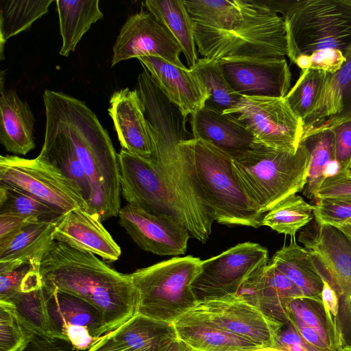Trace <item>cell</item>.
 <instances>
[{
  "mask_svg": "<svg viewBox=\"0 0 351 351\" xmlns=\"http://www.w3.org/2000/svg\"><path fill=\"white\" fill-rule=\"evenodd\" d=\"M149 125L151 161L164 188L180 213L191 237L205 243L214 221L195 168L192 139L186 119L155 84L139 90Z\"/></svg>",
  "mask_w": 351,
  "mask_h": 351,
  "instance_id": "obj_1",
  "label": "cell"
},
{
  "mask_svg": "<svg viewBox=\"0 0 351 351\" xmlns=\"http://www.w3.org/2000/svg\"><path fill=\"white\" fill-rule=\"evenodd\" d=\"M39 273L45 287L71 294L97 309L108 333L138 314L139 293L130 274L91 252L53 241L40 258Z\"/></svg>",
  "mask_w": 351,
  "mask_h": 351,
  "instance_id": "obj_2",
  "label": "cell"
},
{
  "mask_svg": "<svg viewBox=\"0 0 351 351\" xmlns=\"http://www.w3.org/2000/svg\"><path fill=\"white\" fill-rule=\"evenodd\" d=\"M45 108L56 116L71 138L91 188L88 213L101 221L121 209L119 163L112 141L95 114L78 99L45 90Z\"/></svg>",
  "mask_w": 351,
  "mask_h": 351,
  "instance_id": "obj_3",
  "label": "cell"
},
{
  "mask_svg": "<svg viewBox=\"0 0 351 351\" xmlns=\"http://www.w3.org/2000/svg\"><path fill=\"white\" fill-rule=\"evenodd\" d=\"M242 18L229 29H213L193 23L198 53L217 61L285 58L288 49L282 16L259 0H242Z\"/></svg>",
  "mask_w": 351,
  "mask_h": 351,
  "instance_id": "obj_4",
  "label": "cell"
},
{
  "mask_svg": "<svg viewBox=\"0 0 351 351\" xmlns=\"http://www.w3.org/2000/svg\"><path fill=\"white\" fill-rule=\"evenodd\" d=\"M309 160V151L300 141L295 154L255 144L232 158V165L253 208L265 214L287 197L302 191Z\"/></svg>",
  "mask_w": 351,
  "mask_h": 351,
  "instance_id": "obj_5",
  "label": "cell"
},
{
  "mask_svg": "<svg viewBox=\"0 0 351 351\" xmlns=\"http://www.w3.org/2000/svg\"><path fill=\"white\" fill-rule=\"evenodd\" d=\"M280 13L291 62L326 48L345 56L351 47V0H259Z\"/></svg>",
  "mask_w": 351,
  "mask_h": 351,
  "instance_id": "obj_6",
  "label": "cell"
},
{
  "mask_svg": "<svg viewBox=\"0 0 351 351\" xmlns=\"http://www.w3.org/2000/svg\"><path fill=\"white\" fill-rule=\"evenodd\" d=\"M201 269L202 260L189 255L130 274L139 293L138 314L173 324L197 305L191 285Z\"/></svg>",
  "mask_w": 351,
  "mask_h": 351,
  "instance_id": "obj_7",
  "label": "cell"
},
{
  "mask_svg": "<svg viewBox=\"0 0 351 351\" xmlns=\"http://www.w3.org/2000/svg\"><path fill=\"white\" fill-rule=\"evenodd\" d=\"M197 178L210 214L220 224L262 226L265 214L254 210L234 173L232 158L213 145L193 138Z\"/></svg>",
  "mask_w": 351,
  "mask_h": 351,
  "instance_id": "obj_8",
  "label": "cell"
},
{
  "mask_svg": "<svg viewBox=\"0 0 351 351\" xmlns=\"http://www.w3.org/2000/svg\"><path fill=\"white\" fill-rule=\"evenodd\" d=\"M0 183L31 195L64 214L88 206L77 185L42 154L33 159L0 156Z\"/></svg>",
  "mask_w": 351,
  "mask_h": 351,
  "instance_id": "obj_9",
  "label": "cell"
},
{
  "mask_svg": "<svg viewBox=\"0 0 351 351\" xmlns=\"http://www.w3.org/2000/svg\"><path fill=\"white\" fill-rule=\"evenodd\" d=\"M232 114L252 132L255 144L295 154L304 133L303 121L285 97L242 96Z\"/></svg>",
  "mask_w": 351,
  "mask_h": 351,
  "instance_id": "obj_10",
  "label": "cell"
},
{
  "mask_svg": "<svg viewBox=\"0 0 351 351\" xmlns=\"http://www.w3.org/2000/svg\"><path fill=\"white\" fill-rule=\"evenodd\" d=\"M268 263L267 250L256 243H239L210 258L192 283L197 301L230 298L256 269Z\"/></svg>",
  "mask_w": 351,
  "mask_h": 351,
  "instance_id": "obj_11",
  "label": "cell"
},
{
  "mask_svg": "<svg viewBox=\"0 0 351 351\" xmlns=\"http://www.w3.org/2000/svg\"><path fill=\"white\" fill-rule=\"evenodd\" d=\"M183 316L212 324L263 348H276L278 333L284 326L256 307L233 298L199 301Z\"/></svg>",
  "mask_w": 351,
  "mask_h": 351,
  "instance_id": "obj_12",
  "label": "cell"
},
{
  "mask_svg": "<svg viewBox=\"0 0 351 351\" xmlns=\"http://www.w3.org/2000/svg\"><path fill=\"white\" fill-rule=\"evenodd\" d=\"M298 241L313 258L321 277L336 291L342 309L351 311V241L336 226L314 221L302 228Z\"/></svg>",
  "mask_w": 351,
  "mask_h": 351,
  "instance_id": "obj_13",
  "label": "cell"
},
{
  "mask_svg": "<svg viewBox=\"0 0 351 351\" xmlns=\"http://www.w3.org/2000/svg\"><path fill=\"white\" fill-rule=\"evenodd\" d=\"M118 158L121 195L128 204L185 226L180 213L153 168L151 160L142 158L122 148Z\"/></svg>",
  "mask_w": 351,
  "mask_h": 351,
  "instance_id": "obj_14",
  "label": "cell"
},
{
  "mask_svg": "<svg viewBox=\"0 0 351 351\" xmlns=\"http://www.w3.org/2000/svg\"><path fill=\"white\" fill-rule=\"evenodd\" d=\"M43 288L59 339L68 341L79 351H87L108 333L101 315L90 304L68 293Z\"/></svg>",
  "mask_w": 351,
  "mask_h": 351,
  "instance_id": "obj_15",
  "label": "cell"
},
{
  "mask_svg": "<svg viewBox=\"0 0 351 351\" xmlns=\"http://www.w3.org/2000/svg\"><path fill=\"white\" fill-rule=\"evenodd\" d=\"M112 51L111 66L134 58L154 56L186 67L180 59L182 51L179 45L149 12L141 11L128 18Z\"/></svg>",
  "mask_w": 351,
  "mask_h": 351,
  "instance_id": "obj_16",
  "label": "cell"
},
{
  "mask_svg": "<svg viewBox=\"0 0 351 351\" xmlns=\"http://www.w3.org/2000/svg\"><path fill=\"white\" fill-rule=\"evenodd\" d=\"M232 89L242 96L285 97L291 73L285 58H232L217 60Z\"/></svg>",
  "mask_w": 351,
  "mask_h": 351,
  "instance_id": "obj_17",
  "label": "cell"
},
{
  "mask_svg": "<svg viewBox=\"0 0 351 351\" xmlns=\"http://www.w3.org/2000/svg\"><path fill=\"white\" fill-rule=\"evenodd\" d=\"M119 224L143 250L158 256L185 254L190 234L180 222L152 215L127 204L121 208Z\"/></svg>",
  "mask_w": 351,
  "mask_h": 351,
  "instance_id": "obj_18",
  "label": "cell"
},
{
  "mask_svg": "<svg viewBox=\"0 0 351 351\" xmlns=\"http://www.w3.org/2000/svg\"><path fill=\"white\" fill-rule=\"evenodd\" d=\"M285 324L293 320L291 302L304 298L298 287L270 262L254 271L234 296Z\"/></svg>",
  "mask_w": 351,
  "mask_h": 351,
  "instance_id": "obj_19",
  "label": "cell"
},
{
  "mask_svg": "<svg viewBox=\"0 0 351 351\" xmlns=\"http://www.w3.org/2000/svg\"><path fill=\"white\" fill-rule=\"evenodd\" d=\"M137 59L184 119L206 106L209 94L190 69L177 66L158 57Z\"/></svg>",
  "mask_w": 351,
  "mask_h": 351,
  "instance_id": "obj_20",
  "label": "cell"
},
{
  "mask_svg": "<svg viewBox=\"0 0 351 351\" xmlns=\"http://www.w3.org/2000/svg\"><path fill=\"white\" fill-rule=\"evenodd\" d=\"M108 113L122 149L146 160H151L153 141L145 115L144 106L136 89L115 91L110 99Z\"/></svg>",
  "mask_w": 351,
  "mask_h": 351,
  "instance_id": "obj_21",
  "label": "cell"
},
{
  "mask_svg": "<svg viewBox=\"0 0 351 351\" xmlns=\"http://www.w3.org/2000/svg\"><path fill=\"white\" fill-rule=\"evenodd\" d=\"M101 222L82 208L71 210L56 223L53 239L114 262L121 250Z\"/></svg>",
  "mask_w": 351,
  "mask_h": 351,
  "instance_id": "obj_22",
  "label": "cell"
},
{
  "mask_svg": "<svg viewBox=\"0 0 351 351\" xmlns=\"http://www.w3.org/2000/svg\"><path fill=\"white\" fill-rule=\"evenodd\" d=\"M345 56L337 72L327 73L315 106L303 121V136L351 121V47Z\"/></svg>",
  "mask_w": 351,
  "mask_h": 351,
  "instance_id": "obj_23",
  "label": "cell"
},
{
  "mask_svg": "<svg viewBox=\"0 0 351 351\" xmlns=\"http://www.w3.org/2000/svg\"><path fill=\"white\" fill-rule=\"evenodd\" d=\"M190 123L193 138L213 145L232 158L255 145L253 134L243 123L208 104L191 115Z\"/></svg>",
  "mask_w": 351,
  "mask_h": 351,
  "instance_id": "obj_24",
  "label": "cell"
},
{
  "mask_svg": "<svg viewBox=\"0 0 351 351\" xmlns=\"http://www.w3.org/2000/svg\"><path fill=\"white\" fill-rule=\"evenodd\" d=\"M34 121L28 104L1 82L0 142L8 152L26 155L35 148Z\"/></svg>",
  "mask_w": 351,
  "mask_h": 351,
  "instance_id": "obj_25",
  "label": "cell"
},
{
  "mask_svg": "<svg viewBox=\"0 0 351 351\" xmlns=\"http://www.w3.org/2000/svg\"><path fill=\"white\" fill-rule=\"evenodd\" d=\"M45 139L40 153L77 185L89 211L92 201L90 184L73 143L52 112L45 108Z\"/></svg>",
  "mask_w": 351,
  "mask_h": 351,
  "instance_id": "obj_26",
  "label": "cell"
},
{
  "mask_svg": "<svg viewBox=\"0 0 351 351\" xmlns=\"http://www.w3.org/2000/svg\"><path fill=\"white\" fill-rule=\"evenodd\" d=\"M106 336L130 351H162L178 339L173 324L140 314Z\"/></svg>",
  "mask_w": 351,
  "mask_h": 351,
  "instance_id": "obj_27",
  "label": "cell"
},
{
  "mask_svg": "<svg viewBox=\"0 0 351 351\" xmlns=\"http://www.w3.org/2000/svg\"><path fill=\"white\" fill-rule=\"evenodd\" d=\"M57 223L34 221L0 239V270L12 265L40 260L54 241Z\"/></svg>",
  "mask_w": 351,
  "mask_h": 351,
  "instance_id": "obj_28",
  "label": "cell"
},
{
  "mask_svg": "<svg viewBox=\"0 0 351 351\" xmlns=\"http://www.w3.org/2000/svg\"><path fill=\"white\" fill-rule=\"evenodd\" d=\"M270 263L298 287L304 299L322 305V279L311 254L297 243L295 237L274 254Z\"/></svg>",
  "mask_w": 351,
  "mask_h": 351,
  "instance_id": "obj_29",
  "label": "cell"
},
{
  "mask_svg": "<svg viewBox=\"0 0 351 351\" xmlns=\"http://www.w3.org/2000/svg\"><path fill=\"white\" fill-rule=\"evenodd\" d=\"M173 324L178 339L195 351H246L263 348L212 324L186 316Z\"/></svg>",
  "mask_w": 351,
  "mask_h": 351,
  "instance_id": "obj_30",
  "label": "cell"
},
{
  "mask_svg": "<svg viewBox=\"0 0 351 351\" xmlns=\"http://www.w3.org/2000/svg\"><path fill=\"white\" fill-rule=\"evenodd\" d=\"M148 12L165 27L179 45L189 69L197 61V50L193 21L182 0H147Z\"/></svg>",
  "mask_w": 351,
  "mask_h": 351,
  "instance_id": "obj_31",
  "label": "cell"
},
{
  "mask_svg": "<svg viewBox=\"0 0 351 351\" xmlns=\"http://www.w3.org/2000/svg\"><path fill=\"white\" fill-rule=\"evenodd\" d=\"M60 32L62 39L60 55L69 56L92 24L104 18L98 0H57Z\"/></svg>",
  "mask_w": 351,
  "mask_h": 351,
  "instance_id": "obj_32",
  "label": "cell"
},
{
  "mask_svg": "<svg viewBox=\"0 0 351 351\" xmlns=\"http://www.w3.org/2000/svg\"><path fill=\"white\" fill-rule=\"evenodd\" d=\"M53 0H1L0 45L3 59V46L10 38L29 28L45 14Z\"/></svg>",
  "mask_w": 351,
  "mask_h": 351,
  "instance_id": "obj_33",
  "label": "cell"
},
{
  "mask_svg": "<svg viewBox=\"0 0 351 351\" xmlns=\"http://www.w3.org/2000/svg\"><path fill=\"white\" fill-rule=\"evenodd\" d=\"M310 153L306 182L302 193L309 199H315L323 182L324 171L335 159V136L331 129L312 131L302 138Z\"/></svg>",
  "mask_w": 351,
  "mask_h": 351,
  "instance_id": "obj_34",
  "label": "cell"
},
{
  "mask_svg": "<svg viewBox=\"0 0 351 351\" xmlns=\"http://www.w3.org/2000/svg\"><path fill=\"white\" fill-rule=\"evenodd\" d=\"M315 205L306 202L301 196L291 195L267 212L262 226H266L278 233L295 237L297 232L315 219Z\"/></svg>",
  "mask_w": 351,
  "mask_h": 351,
  "instance_id": "obj_35",
  "label": "cell"
},
{
  "mask_svg": "<svg viewBox=\"0 0 351 351\" xmlns=\"http://www.w3.org/2000/svg\"><path fill=\"white\" fill-rule=\"evenodd\" d=\"M193 21L200 26L227 30L243 16L242 0L183 1Z\"/></svg>",
  "mask_w": 351,
  "mask_h": 351,
  "instance_id": "obj_36",
  "label": "cell"
},
{
  "mask_svg": "<svg viewBox=\"0 0 351 351\" xmlns=\"http://www.w3.org/2000/svg\"><path fill=\"white\" fill-rule=\"evenodd\" d=\"M190 69L209 94L210 98L206 104L226 113L240 99L241 95L230 86L217 60L202 58Z\"/></svg>",
  "mask_w": 351,
  "mask_h": 351,
  "instance_id": "obj_37",
  "label": "cell"
},
{
  "mask_svg": "<svg viewBox=\"0 0 351 351\" xmlns=\"http://www.w3.org/2000/svg\"><path fill=\"white\" fill-rule=\"evenodd\" d=\"M12 213L38 221L58 223L64 215L58 209L23 191L0 183V213Z\"/></svg>",
  "mask_w": 351,
  "mask_h": 351,
  "instance_id": "obj_38",
  "label": "cell"
},
{
  "mask_svg": "<svg viewBox=\"0 0 351 351\" xmlns=\"http://www.w3.org/2000/svg\"><path fill=\"white\" fill-rule=\"evenodd\" d=\"M10 301L15 305L22 321L36 335L59 339L52 324L43 286L35 291L21 293Z\"/></svg>",
  "mask_w": 351,
  "mask_h": 351,
  "instance_id": "obj_39",
  "label": "cell"
},
{
  "mask_svg": "<svg viewBox=\"0 0 351 351\" xmlns=\"http://www.w3.org/2000/svg\"><path fill=\"white\" fill-rule=\"evenodd\" d=\"M326 75L327 73L317 70H301L298 80L285 97L292 110L302 121L315 106Z\"/></svg>",
  "mask_w": 351,
  "mask_h": 351,
  "instance_id": "obj_40",
  "label": "cell"
},
{
  "mask_svg": "<svg viewBox=\"0 0 351 351\" xmlns=\"http://www.w3.org/2000/svg\"><path fill=\"white\" fill-rule=\"evenodd\" d=\"M35 335L21 319L15 305L0 300V351H23Z\"/></svg>",
  "mask_w": 351,
  "mask_h": 351,
  "instance_id": "obj_41",
  "label": "cell"
},
{
  "mask_svg": "<svg viewBox=\"0 0 351 351\" xmlns=\"http://www.w3.org/2000/svg\"><path fill=\"white\" fill-rule=\"evenodd\" d=\"M313 213L315 221L319 223L342 224L351 218V197L318 199Z\"/></svg>",
  "mask_w": 351,
  "mask_h": 351,
  "instance_id": "obj_42",
  "label": "cell"
},
{
  "mask_svg": "<svg viewBox=\"0 0 351 351\" xmlns=\"http://www.w3.org/2000/svg\"><path fill=\"white\" fill-rule=\"evenodd\" d=\"M40 260L14 265L0 271V300L10 301L21 293L22 283L27 273L39 267Z\"/></svg>",
  "mask_w": 351,
  "mask_h": 351,
  "instance_id": "obj_43",
  "label": "cell"
},
{
  "mask_svg": "<svg viewBox=\"0 0 351 351\" xmlns=\"http://www.w3.org/2000/svg\"><path fill=\"white\" fill-rule=\"evenodd\" d=\"M335 136V159L341 167L342 173L351 169V121L331 128Z\"/></svg>",
  "mask_w": 351,
  "mask_h": 351,
  "instance_id": "obj_44",
  "label": "cell"
},
{
  "mask_svg": "<svg viewBox=\"0 0 351 351\" xmlns=\"http://www.w3.org/2000/svg\"><path fill=\"white\" fill-rule=\"evenodd\" d=\"M308 301L304 298L293 300L289 305L291 315L298 317L305 324L315 329L324 341L330 344L326 328Z\"/></svg>",
  "mask_w": 351,
  "mask_h": 351,
  "instance_id": "obj_45",
  "label": "cell"
},
{
  "mask_svg": "<svg viewBox=\"0 0 351 351\" xmlns=\"http://www.w3.org/2000/svg\"><path fill=\"white\" fill-rule=\"evenodd\" d=\"M309 56V69L333 74L337 72L346 61L343 53L333 48H326L313 52Z\"/></svg>",
  "mask_w": 351,
  "mask_h": 351,
  "instance_id": "obj_46",
  "label": "cell"
},
{
  "mask_svg": "<svg viewBox=\"0 0 351 351\" xmlns=\"http://www.w3.org/2000/svg\"><path fill=\"white\" fill-rule=\"evenodd\" d=\"M351 197V172L341 173L326 179L317 192L315 200L322 198Z\"/></svg>",
  "mask_w": 351,
  "mask_h": 351,
  "instance_id": "obj_47",
  "label": "cell"
},
{
  "mask_svg": "<svg viewBox=\"0 0 351 351\" xmlns=\"http://www.w3.org/2000/svg\"><path fill=\"white\" fill-rule=\"evenodd\" d=\"M279 331L276 348L284 351H323L306 342L298 331L293 320Z\"/></svg>",
  "mask_w": 351,
  "mask_h": 351,
  "instance_id": "obj_48",
  "label": "cell"
},
{
  "mask_svg": "<svg viewBox=\"0 0 351 351\" xmlns=\"http://www.w3.org/2000/svg\"><path fill=\"white\" fill-rule=\"evenodd\" d=\"M23 351H79L68 341L58 338L35 335Z\"/></svg>",
  "mask_w": 351,
  "mask_h": 351,
  "instance_id": "obj_49",
  "label": "cell"
},
{
  "mask_svg": "<svg viewBox=\"0 0 351 351\" xmlns=\"http://www.w3.org/2000/svg\"><path fill=\"white\" fill-rule=\"evenodd\" d=\"M34 221H38L16 213H0V239L13 234L25 225Z\"/></svg>",
  "mask_w": 351,
  "mask_h": 351,
  "instance_id": "obj_50",
  "label": "cell"
},
{
  "mask_svg": "<svg viewBox=\"0 0 351 351\" xmlns=\"http://www.w3.org/2000/svg\"><path fill=\"white\" fill-rule=\"evenodd\" d=\"M292 317L298 331L306 342L321 350L332 351L330 344L324 341L315 329L305 324L298 317Z\"/></svg>",
  "mask_w": 351,
  "mask_h": 351,
  "instance_id": "obj_51",
  "label": "cell"
},
{
  "mask_svg": "<svg viewBox=\"0 0 351 351\" xmlns=\"http://www.w3.org/2000/svg\"><path fill=\"white\" fill-rule=\"evenodd\" d=\"M87 351H130L128 349L121 348L112 342L106 335L101 337Z\"/></svg>",
  "mask_w": 351,
  "mask_h": 351,
  "instance_id": "obj_52",
  "label": "cell"
},
{
  "mask_svg": "<svg viewBox=\"0 0 351 351\" xmlns=\"http://www.w3.org/2000/svg\"><path fill=\"white\" fill-rule=\"evenodd\" d=\"M342 173L341 165L335 159L332 160L325 168L324 178L327 179Z\"/></svg>",
  "mask_w": 351,
  "mask_h": 351,
  "instance_id": "obj_53",
  "label": "cell"
},
{
  "mask_svg": "<svg viewBox=\"0 0 351 351\" xmlns=\"http://www.w3.org/2000/svg\"><path fill=\"white\" fill-rule=\"evenodd\" d=\"M186 346L179 339L175 341L162 351H185Z\"/></svg>",
  "mask_w": 351,
  "mask_h": 351,
  "instance_id": "obj_54",
  "label": "cell"
},
{
  "mask_svg": "<svg viewBox=\"0 0 351 351\" xmlns=\"http://www.w3.org/2000/svg\"><path fill=\"white\" fill-rule=\"evenodd\" d=\"M337 227L351 241V226L347 224H339L334 226Z\"/></svg>",
  "mask_w": 351,
  "mask_h": 351,
  "instance_id": "obj_55",
  "label": "cell"
},
{
  "mask_svg": "<svg viewBox=\"0 0 351 351\" xmlns=\"http://www.w3.org/2000/svg\"><path fill=\"white\" fill-rule=\"evenodd\" d=\"M246 351H284V350L276 348H258V349L246 350Z\"/></svg>",
  "mask_w": 351,
  "mask_h": 351,
  "instance_id": "obj_56",
  "label": "cell"
},
{
  "mask_svg": "<svg viewBox=\"0 0 351 351\" xmlns=\"http://www.w3.org/2000/svg\"><path fill=\"white\" fill-rule=\"evenodd\" d=\"M341 348H342L343 350H344L346 351H351V344L346 345Z\"/></svg>",
  "mask_w": 351,
  "mask_h": 351,
  "instance_id": "obj_57",
  "label": "cell"
},
{
  "mask_svg": "<svg viewBox=\"0 0 351 351\" xmlns=\"http://www.w3.org/2000/svg\"><path fill=\"white\" fill-rule=\"evenodd\" d=\"M342 224H347V225H350L351 226V218L347 219L346 221H345Z\"/></svg>",
  "mask_w": 351,
  "mask_h": 351,
  "instance_id": "obj_58",
  "label": "cell"
},
{
  "mask_svg": "<svg viewBox=\"0 0 351 351\" xmlns=\"http://www.w3.org/2000/svg\"><path fill=\"white\" fill-rule=\"evenodd\" d=\"M185 351H195V350H193L186 347Z\"/></svg>",
  "mask_w": 351,
  "mask_h": 351,
  "instance_id": "obj_59",
  "label": "cell"
},
{
  "mask_svg": "<svg viewBox=\"0 0 351 351\" xmlns=\"http://www.w3.org/2000/svg\"><path fill=\"white\" fill-rule=\"evenodd\" d=\"M337 351H346V350H343L342 348H339V349L338 350H337Z\"/></svg>",
  "mask_w": 351,
  "mask_h": 351,
  "instance_id": "obj_60",
  "label": "cell"
},
{
  "mask_svg": "<svg viewBox=\"0 0 351 351\" xmlns=\"http://www.w3.org/2000/svg\"><path fill=\"white\" fill-rule=\"evenodd\" d=\"M349 171L351 172V169H350V170H349Z\"/></svg>",
  "mask_w": 351,
  "mask_h": 351,
  "instance_id": "obj_61",
  "label": "cell"
}]
</instances>
